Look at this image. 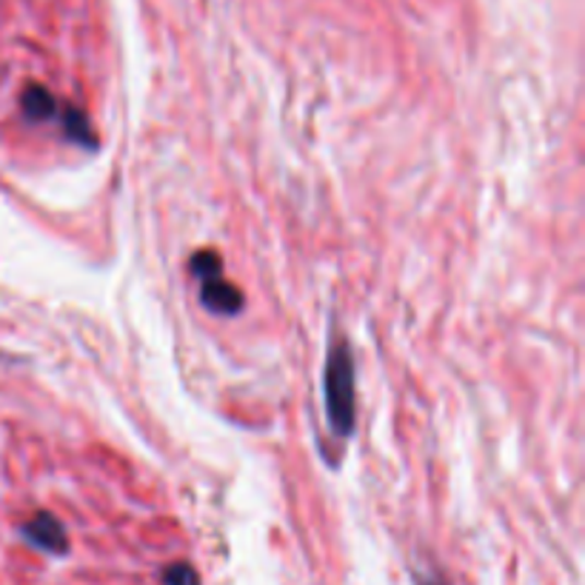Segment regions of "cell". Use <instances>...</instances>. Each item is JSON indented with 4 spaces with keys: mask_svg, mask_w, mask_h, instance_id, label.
I'll list each match as a JSON object with an SVG mask.
<instances>
[{
    "mask_svg": "<svg viewBox=\"0 0 585 585\" xmlns=\"http://www.w3.org/2000/svg\"><path fill=\"white\" fill-rule=\"evenodd\" d=\"M326 401L332 429L348 438L355 429V366H351V351L343 341L334 343L329 355Z\"/></svg>",
    "mask_w": 585,
    "mask_h": 585,
    "instance_id": "6da1fadb",
    "label": "cell"
},
{
    "mask_svg": "<svg viewBox=\"0 0 585 585\" xmlns=\"http://www.w3.org/2000/svg\"><path fill=\"white\" fill-rule=\"evenodd\" d=\"M23 534H26L35 546L52 551V554H63V551H67V532H63V526H60L52 514H37L29 526H23Z\"/></svg>",
    "mask_w": 585,
    "mask_h": 585,
    "instance_id": "7a4b0ae2",
    "label": "cell"
},
{
    "mask_svg": "<svg viewBox=\"0 0 585 585\" xmlns=\"http://www.w3.org/2000/svg\"><path fill=\"white\" fill-rule=\"evenodd\" d=\"M203 306L212 311H220V314H238L243 309V295H240L231 283H226L223 277H208L203 280Z\"/></svg>",
    "mask_w": 585,
    "mask_h": 585,
    "instance_id": "3957f363",
    "label": "cell"
},
{
    "mask_svg": "<svg viewBox=\"0 0 585 585\" xmlns=\"http://www.w3.org/2000/svg\"><path fill=\"white\" fill-rule=\"evenodd\" d=\"M23 111L29 115L32 120H46L52 118L55 111H58V100H55L44 86H29V89L23 92Z\"/></svg>",
    "mask_w": 585,
    "mask_h": 585,
    "instance_id": "277c9868",
    "label": "cell"
},
{
    "mask_svg": "<svg viewBox=\"0 0 585 585\" xmlns=\"http://www.w3.org/2000/svg\"><path fill=\"white\" fill-rule=\"evenodd\" d=\"M220 258H217V252H198L192 258V272L198 277H203V280H208V277H220Z\"/></svg>",
    "mask_w": 585,
    "mask_h": 585,
    "instance_id": "5b68a950",
    "label": "cell"
},
{
    "mask_svg": "<svg viewBox=\"0 0 585 585\" xmlns=\"http://www.w3.org/2000/svg\"><path fill=\"white\" fill-rule=\"evenodd\" d=\"M164 583L166 585H201L198 583V574H194L192 565L186 563H175L164 571Z\"/></svg>",
    "mask_w": 585,
    "mask_h": 585,
    "instance_id": "8992f818",
    "label": "cell"
},
{
    "mask_svg": "<svg viewBox=\"0 0 585 585\" xmlns=\"http://www.w3.org/2000/svg\"><path fill=\"white\" fill-rule=\"evenodd\" d=\"M67 129H69V134H72L74 141L95 143V141H92V134H89V123H86V118H83L81 111H74V109L67 111Z\"/></svg>",
    "mask_w": 585,
    "mask_h": 585,
    "instance_id": "52a82bcc",
    "label": "cell"
}]
</instances>
